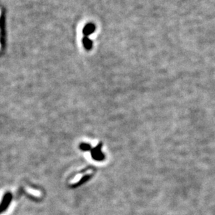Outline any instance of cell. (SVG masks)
I'll return each mask as SVG.
<instances>
[{"label": "cell", "mask_w": 215, "mask_h": 215, "mask_svg": "<svg viewBox=\"0 0 215 215\" xmlns=\"http://www.w3.org/2000/svg\"><path fill=\"white\" fill-rule=\"evenodd\" d=\"M101 147L102 143H100L98 145H96L94 148H91L88 144H82L81 149L84 150L91 149V155H92L93 159L96 161H102L104 159V154L101 152Z\"/></svg>", "instance_id": "6da1fadb"}, {"label": "cell", "mask_w": 215, "mask_h": 215, "mask_svg": "<svg viewBox=\"0 0 215 215\" xmlns=\"http://www.w3.org/2000/svg\"><path fill=\"white\" fill-rule=\"evenodd\" d=\"M94 29H95V27H94V25H93L92 24L87 25L84 29V31H83L84 34H86V35L92 34V32L94 31Z\"/></svg>", "instance_id": "7a4b0ae2"}, {"label": "cell", "mask_w": 215, "mask_h": 215, "mask_svg": "<svg viewBox=\"0 0 215 215\" xmlns=\"http://www.w3.org/2000/svg\"><path fill=\"white\" fill-rule=\"evenodd\" d=\"M83 43H84L85 46L87 48H90L91 47H92V41H91L90 39H85L83 40Z\"/></svg>", "instance_id": "3957f363"}]
</instances>
